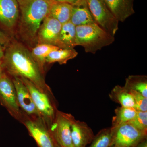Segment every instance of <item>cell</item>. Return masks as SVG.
<instances>
[{"label": "cell", "instance_id": "cell-1", "mask_svg": "<svg viewBox=\"0 0 147 147\" xmlns=\"http://www.w3.org/2000/svg\"><path fill=\"white\" fill-rule=\"evenodd\" d=\"M4 70L12 77H24L41 91L54 97L45 82L44 74L26 46L18 42H9L6 46L2 59Z\"/></svg>", "mask_w": 147, "mask_h": 147}, {"label": "cell", "instance_id": "cell-2", "mask_svg": "<svg viewBox=\"0 0 147 147\" xmlns=\"http://www.w3.org/2000/svg\"><path fill=\"white\" fill-rule=\"evenodd\" d=\"M19 8V31L30 43L36 41L42 21L49 15L55 0H17Z\"/></svg>", "mask_w": 147, "mask_h": 147}, {"label": "cell", "instance_id": "cell-3", "mask_svg": "<svg viewBox=\"0 0 147 147\" xmlns=\"http://www.w3.org/2000/svg\"><path fill=\"white\" fill-rule=\"evenodd\" d=\"M76 38L77 46H82L86 53L92 54L111 45L115 40V37L96 23L76 26Z\"/></svg>", "mask_w": 147, "mask_h": 147}, {"label": "cell", "instance_id": "cell-4", "mask_svg": "<svg viewBox=\"0 0 147 147\" xmlns=\"http://www.w3.org/2000/svg\"><path fill=\"white\" fill-rule=\"evenodd\" d=\"M20 79L28 88L37 109L49 129L58 110L55 96H50L41 91L28 79L24 77Z\"/></svg>", "mask_w": 147, "mask_h": 147}, {"label": "cell", "instance_id": "cell-5", "mask_svg": "<svg viewBox=\"0 0 147 147\" xmlns=\"http://www.w3.org/2000/svg\"><path fill=\"white\" fill-rule=\"evenodd\" d=\"M95 22L106 32L115 37L119 29V21L104 0H86Z\"/></svg>", "mask_w": 147, "mask_h": 147}, {"label": "cell", "instance_id": "cell-6", "mask_svg": "<svg viewBox=\"0 0 147 147\" xmlns=\"http://www.w3.org/2000/svg\"><path fill=\"white\" fill-rule=\"evenodd\" d=\"M75 118L71 114L57 110L49 129L55 142L62 147H74L71 126Z\"/></svg>", "mask_w": 147, "mask_h": 147}, {"label": "cell", "instance_id": "cell-7", "mask_svg": "<svg viewBox=\"0 0 147 147\" xmlns=\"http://www.w3.org/2000/svg\"><path fill=\"white\" fill-rule=\"evenodd\" d=\"M0 104L13 118L21 122L23 113L18 105L15 87L12 79L5 71L0 76Z\"/></svg>", "mask_w": 147, "mask_h": 147}, {"label": "cell", "instance_id": "cell-8", "mask_svg": "<svg viewBox=\"0 0 147 147\" xmlns=\"http://www.w3.org/2000/svg\"><path fill=\"white\" fill-rule=\"evenodd\" d=\"M21 123L25 125L38 147H57V144L41 118H33L23 113Z\"/></svg>", "mask_w": 147, "mask_h": 147}, {"label": "cell", "instance_id": "cell-9", "mask_svg": "<svg viewBox=\"0 0 147 147\" xmlns=\"http://www.w3.org/2000/svg\"><path fill=\"white\" fill-rule=\"evenodd\" d=\"M110 128L112 136L111 147H135L142 140L147 138V134L143 133L129 123Z\"/></svg>", "mask_w": 147, "mask_h": 147}, {"label": "cell", "instance_id": "cell-10", "mask_svg": "<svg viewBox=\"0 0 147 147\" xmlns=\"http://www.w3.org/2000/svg\"><path fill=\"white\" fill-rule=\"evenodd\" d=\"M12 80L16 90L18 105L21 112L32 117L42 118L33 101L29 90L22 80L16 76L13 77Z\"/></svg>", "mask_w": 147, "mask_h": 147}, {"label": "cell", "instance_id": "cell-11", "mask_svg": "<svg viewBox=\"0 0 147 147\" xmlns=\"http://www.w3.org/2000/svg\"><path fill=\"white\" fill-rule=\"evenodd\" d=\"M62 24L55 18L48 15L42 21L37 35L38 44H50L57 46Z\"/></svg>", "mask_w": 147, "mask_h": 147}, {"label": "cell", "instance_id": "cell-12", "mask_svg": "<svg viewBox=\"0 0 147 147\" xmlns=\"http://www.w3.org/2000/svg\"><path fill=\"white\" fill-rule=\"evenodd\" d=\"M19 8L17 0H0V24L7 29L16 26L19 19Z\"/></svg>", "mask_w": 147, "mask_h": 147}, {"label": "cell", "instance_id": "cell-13", "mask_svg": "<svg viewBox=\"0 0 147 147\" xmlns=\"http://www.w3.org/2000/svg\"><path fill=\"white\" fill-rule=\"evenodd\" d=\"M95 135L86 122L75 119L71 126V138L74 147H86L90 144Z\"/></svg>", "mask_w": 147, "mask_h": 147}, {"label": "cell", "instance_id": "cell-14", "mask_svg": "<svg viewBox=\"0 0 147 147\" xmlns=\"http://www.w3.org/2000/svg\"><path fill=\"white\" fill-rule=\"evenodd\" d=\"M119 22H123L134 13V0H104Z\"/></svg>", "mask_w": 147, "mask_h": 147}, {"label": "cell", "instance_id": "cell-15", "mask_svg": "<svg viewBox=\"0 0 147 147\" xmlns=\"http://www.w3.org/2000/svg\"><path fill=\"white\" fill-rule=\"evenodd\" d=\"M70 21L76 26L95 23L86 0H81L73 5Z\"/></svg>", "mask_w": 147, "mask_h": 147}, {"label": "cell", "instance_id": "cell-16", "mask_svg": "<svg viewBox=\"0 0 147 147\" xmlns=\"http://www.w3.org/2000/svg\"><path fill=\"white\" fill-rule=\"evenodd\" d=\"M76 46V26L69 21L62 25L58 47L62 49H74Z\"/></svg>", "mask_w": 147, "mask_h": 147}, {"label": "cell", "instance_id": "cell-17", "mask_svg": "<svg viewBox=\"0 0 147 147\" xmlns=\"http://www.w3.org/2000/svg\"><path fill=\"white\" fill-rule=\"evenodd\" d=\"M109 97L112 101L119 103L121 106L135 108V103L129 90L124 86L117 85L109 94Z\"/></svg>", "mask_w": 147, "mask_h": 147}, {"label": "cell", "instance_id": "cell-18", "mask_svg": "<svg viewBox=\"0 0 147 147\" xmlns=\"http://www.w3.org/2000/svg\"><path fill=\"white\" fill-rule=\"evenodd\" d=\"M73 5L55 1L50 9L49 16L59 21L62 25L70 21Z\"/></svg>", "mask_w": 147, "mask_h": 147}, {"label": "cell", "instance_id": "cell-19", "mask_svg": "<svg viewBox=\"0 0 147 147\" xmlns=\"http://www.w3.org/2000/svg\"><path fill=\"white\" fill-rule=\"evenodd\" d=\"M59 49L57 46L50 44H38L32 48L31 53L42 73H45L46 59L50 53Z\"/></svg>", "mask_w": 147, "mask_h": 147}, {"label": "cell", "instance_id": "cell-20", "mask_svg": "<svg viewBox=\"0 0 147 147\" xmlns=\"http://www.w3.org/2000/svg\"><path fill=\"white\" fill-rule=\"evenodd\" d=\"M78 53L74 49L59 48L49 54L46 59V63H58L59 64H66L70 60L76 57Z\"/></svg>", "mask_w": 147, "mask_h": 147}, {"label": "cell", "instance_id": "cell-21", "mask_svg": "<svg viewBox=\"0 0 147 147\" xmlns=\"http://www.w3.org/2000/svg\"><path fill=\"white\" fill-rule=\"evenodd\" d=\"M137 110L134 108L117 107L115 110V116L112 119L111 127H115L123 124L128 123L137 114Z\"/></svg>", "mask_w": 147, "mask_h": 147}, {"label": "cell", "instance_id": "cell-22", "mask_svg": "<svg viewBox=\"0 0 147 147\" xmlns=\"http://www.w3.org/2000/svg\"><path fill=\"white\" fill-rule=\"evenodd\" d=\"M129 90L139 92L147 98V76L144 75H129L124 86Z\"/></svg>", "mask_w": 147, "mask_h": 147}, {"label": "cell", "instance_id": "cell-23", "mask_svg": "<svg viewBox=\"0 0 147 147\" xmlns=\"http://www.w3.org/2000/svg\"><path fill=\"white\" fill-rule=\"evenodd\" d=\"M112 140L111 128H104L95 135L90 145L88 147H111Z\"/></svg>", "mask_w": 147, "mask_h": 147}, {"label": "cell", "instance_id": "cell-24", "mask_svg": "<svg viewBox=\"0 0 147 147\" xmlns=\"http://www.w3.org/2000/svg\"><path fill=\"white\" fill-rule=\"evenodd\" d=\"M129 123L143 133L147 134V111H138L135 117Z\"/></svg>", "mask_w": 147, "mask_h": 147}, {"label": "cell", "instance_id": "cell-25", "mask_svg": "<svg viewBox=\"0 0 147 147\" xmlns=\"http://www.w3.org/2000/svg\"><path fill=\"white\" fill-rule=\"evenodd\" d=\"M134 99L135 108L139 111H147V98L145 97L139 92L129 90Z\"/></svg>", "mask_w": 147, "mask_h": 147}, {"label": "cell", "instance_id": "cell-26", "mask_svg": "<svg viewBox=\"0 0 147 147\" xmlns=\"http://www.w3.org/2000/svg\"><path fill=\"white\" fill-rule=\"evenodd\" d=\"M9 38L6 34L0 30V45L2 46H6L9 42Z\"/></svg>", "mask_w": 147, "mask_h": 147}, {"label": "cell", "instance_id": "cell-27", "mask_svg": "<svg viewBox=\"0 0 147 147\" xmlns=\"http://www.w3.org/2000/svg\"><path fill=\"white\" fill-rule=\"evenodd\" d=\"M55 1H56L59 2L67 3L70 4L71 5H73L81 0H55Z\"/></svg>", "mask_w": 147, "mask_h": 147}, {"label": "cell", "instance_id": "cell-28", "mask_svg": "<svg viewBox=\"0 0 147 147\" xmlns=\"http://www.w3.org/2000/svg\"><path fill=\"white\" fill-rule=\"evenodd\" d=\"M135 147H147V138L142 140V142L139 143Z\"/></svg>", "mask_w": 147, "mask_h": 147}, {"label": "cell", "instance_id": "cell-29", "mask_svg": "<svg viewBox=\"0 0 147 147\" xmlns=\"http://www.w3.org/2000/svg\"><path fill=\"white\" fill-rule=\"evenodd\" d=\"M4 71L3 67L2 61V60H0V76H1Z\"/></svg>", "mask_w": 147, "mask_h": 147}, {"label": "cell", "instance_id": "cell-30", "mask_svg": "<svg viewBox=\"0 0 147 147\" xmlns=\"http://www.w3.org/2000/svg\"><path fill=\"white\" fill-rule=\"evenodd\" d=\"M4 51L3 50L2 47L0 45V60H2L3 57Z\"/></svg>", "mask_w": 147, "mask_h": 147}, {"label": "cell", "instance_id": "cell-31", "mask_svg": "<svg viewBox=\"0 0 147 147\" xmlns=\"http://www.w3.org/2000/svg\"><path fill=\"white\" fill-rule=\"evenodd\" d=\"M113 147H128L126 146H115Z\"/></svg>", "mask_w": 147, "mask_h": 147}, {"label": "cell", "instance_id": "cell-32", "mask_svg": "<svg viewBox=\"0 0 147 147\" xmlns=\"http://www.w3.org/2000/svg\"><path fill=\"white\" fill-rule=\"evenodd\" d=\"M57 147H62L61 146H59V145H58L57 144Z\"/></svg>", "mask_w": 147, "mask_h": 147}]
</instances>
